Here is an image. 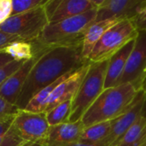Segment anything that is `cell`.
I'll use <instances>...</instances> for the list:
<instances>
[{
  "mask_svg": "<svg viewBox=\"0 0 146 146\" xmlns=\"http://www.w3.org/2000/svg\"><path fill=\"white\" fill-rule=\"evenodd\" d=\"M35 56L36 61L15 104L19 110H24L29 101L44 87L90 62L82 56V45L47 47L35 53Z\"/></svg>",
  "mask_w": 146,
  "mask_h": 146,
  "instance_id": "cell-1",
  "label": "cell"
},
{
  "mask_svg": "<svg viewBox=\"0 0 146 146\" xmlns=\"http://www.w3.org/2000/svg\"><path fill=\"white\" fill-rule=\"evenodd\" d=\"M98 8H94L77 16L49 24L32 43L34 52L47 47L83 45L87 31L96 22Z\"/></svg>",
  "mask_w": 146,
  "mask_h": 146,
  "instance_id": "cell-2",
  "label": "cell"
},
{
  "mask_svg": "<svg viewBox=\"0 0 146 146\" xmlns=\"http://www.w3.org/2000/svg\"><path fill=\"white\" fill-rule=\"evenodd\" d=\"M140 90L131 83L104 89L82 116L84 127L121 116L132 106Z\"/></svg>",
  "mask_w": 146,
  "mask_h": 146,
  "instance_id": "cell-3",
  "label": "cell"
},
{
  "mask_svg": "<svg viewBox=\"0 0 146 146\" xmlns=\"http://www.w3.org/2000/svg\"><path fill=\"white\" fill-rule=\"evenodd\" d=\"M109 60L101 62H91L90 68L72 100L70 122L81 120L84 114L104 90V83Z\"/></svg>",
  "mask_w": 146,
  "mask_h": 146,
  "instance_id": "cell-4",
  "label": "cell"
},
{
  "mask_svg": "<svg viewBox=\"0 0 146 146\" xmlns=\"http://www.w3.org/2000/svg\"><path fill=\"white\" fill-rule=\"evenodd\" d=\"M44 6L11 16L3 23L0 24V31L16 36L23 41L30 43L35 42L44 29L49 25Z\"/></svg>",
  "mask_w": 146,
  "mask_h": 146,
  "instance_id": "cell-5",
  "label": "cell"
},
{
  "mask_svg": "<svg viewBox=\"0 0 146 146\" xmlns=\"http://www.w3.org/2000/svg\"><path fill=\"white\" fill-rule=\"evenodd\" d=\"M138 32L130 20H123L109 29L89 56L90 62L110 60L127 43L137 38Z\"/></svg>",
  "mask_w": 146,
  "mask_h": 146,
  "instance_id": "cell-6",
  "label": "cell"
},
{
  "mask_svg": "<svg viewBox=\"0 0 146 146\" xmlns=\"http://www.w3.org/2000/svg\"><path fill=\"white\" fill-rule=\"evenodd\" d=\"M12 125L27 142L45 145L50 127L45 113H33L20 110L14 117Z\"/></svg>",
  "mask_w": 146,
  "mask_h": 146,
  "instance_id": "cell-7",
  "label": "cell"
},
{
  "mask_svg": "<svg viewBox=\"0 0 146 146\" xmlns=\"http://www.w3.org/2000/svg\"><path fill=\"white\" fill-rule=\"evenodd\" d=\"M146 32H138L135 44L127 60L119 85L131 83L138 89L145 87L146 76Z\"/></svg>",
  "mask_w": 146,
  "mask_h": 146,
  "instance_id": "cell-8",
  "label": "cell"
},
{
  "mask_svg": "<svg viewBox=\"0 0 146 146\" xmlns=\"http://www.w3.org/2000/svg\"><path fill=\"white\" fill-rule=\"evenodd\" d=\"M44 8L49 24H54L98 7L94 0H48Z\"/></svg>",
  "mask_w": 146,
  "mask_h": 146,
  "instance_id": "cell-9",
  "label": "cell"
},
{
  "mask_svg": "<svg viewBox=\"0 0 146 146\" xmlns=\"http://www.w3.org/2000/svg\"><path fill=\"white\" fill-rule=\"evenodd\" d=\"M145 100V88L144 87L139 92L133 104L127 110V111L112 121L110 133L103 142L105 146L113 145L143 115Z\"/></svg>",
  "mask_w": 146,
  "mask_h": 146,
  "instance_id": "cell-10",
  "label": "cell"
},
{
  "mask_svg": "<svg viewBox=\"0 0 146 146\" xmlns=\"http://www.w3.org/2000/svg\"><path fill=\"white\" fill-rule=\"evenodd\" d=\"M145 0H103L98 8L96 22L108 20H132L138 13Z\"/></svg>",
  "mask_w": 146,
  "mask_h": 146,
  "instance_id": "cell-11",
  "label": "cell"
},
{
  "mask_svg": "<svg viewBox=\"0 0 146 146\" xmlns=\"http://www.w3.org/2000/svg\"><path fill=\"white\" fill-rule=\"evenodd\" d=\"M90 65L91 62L86 63L56 86L49 98L44 113L52 110L58 104L68 100H73L90 68Z\"/></svg>",
  "mask_w": 146,
  "mask_h": 146,
  "instance_id": "cell-12",
  "label": "cell"
},
{
  "mask_svg": "<svg viewBox=\"0 0 146 146\" xmlns=\"http://www.w3.org/2000/svg\"><path fill=\"white\" fill-rule=\"evenodd\" d=\"M36 61V56L29 61H26L0 86V97L12 104H16L18 98L23 88L27 75Z\"/></svg>",
  "mask_w": 146,
  "mask_h": 146,
  "instance_id": "cell-13",
  "label": "cell"
},
{
  "mask_svg": "<svg viewBox=\"0 0 146 146\" xmlns=\"http://www.w3.org/2000/svg\"><path fill=\"white\" fill-rule=\"evenodd\" d=\"M84 128L81 121L76 122L68 121L50 127L45 145L47 146H63L78 142Z\"/></svg>",
  "mask_w": 146,
  "mask_h": 146,
  "instance_id": "cell-14",
  "label": "cell"
},
{
  "mask_svg": "<svg viewBox=\"0 0 146 146\" xmlns=\"http://www.w3.org/2000/svg\"><path fill=\"white\" fill-rule=\"evenodd\" d=\"M135 39L131 40L129 43H127L121 50L116 52L109 60V65L104 83V89L119 86L127 60L130 56L132 50H133Z\"/></svg>",
  "mask_w": 146,
  "mask_h": 146,
  "instance_id": "cell-15",
  "label": "cell"
},
{
  "mask_svg": "<svg viewBox=\"0 0 146 146\" xmlns=\"http://www.w3.org/2000/svg\"><path fill=\"white\" fill-rule=\"evenodd\" d=\"M121 21L123 20L108 19V20L95 22L91 26V27L89 28V30L86 34L82 45V56L86 61H88L90 54L92 53V51L93 50L94 47L98 43V41L104 35V33Z\"/></svg>",
  "mask_w": 146,
  "mask_h": 146,
  "instance_id": "cell-16",
  "label": "cell"
},
{
  "mask_svg": "<svg viewBox=\"0 0 146 146\" xmlns=\"http://www.w3.org/2000/svg\"><path fill=\"white\" fill-rule=\"evenodd\" d=\"M74 73V72H71V73H68V74L63 75L62 77H61L60 79H58L52 84L49 85L48 86H46L44 89H42L41 91H39L29 101V103L27 104V105L26 106V108L24 110L27 111H29V112H33V113H44L45 109L47 107L49 98H50L51 93L53 92V91L56 88V86L60 83L64 81Z\"/></svg>",
  "mask_w": 146,
  "mask_h": 146,
  "instance_id": "cell-17",
  "label": "cell"
},
{
  "mask_svg": "<svg viewBox=\"0 0 146 146\" xmlns=\"http://www.w3.org/2000/svg\"><path fill=\"white\" fill-rule=\"evenodd\" d=\"M146 139V118L143 115L112 146H142Z\"/></svg>",
  "mask_w": 146,
  "mask_h": 146,
  "instance_id": "cell-18",
  "label": "cell"
},
{
  "mask_svg": "<svg viewBox=\"0 0 146 146\" xmlns=\"http://www.w3.org/2000/svg\"><path fill=\"white\" fill-rule=\"evenodd\" d=\"M112 121H104L85 127L81 133L80 142L86 144L103 143L110 133Z\"/></svg>",
  "mask_w": 146,
  "mask_h": 146,
  "instance_id": "cell-19",
  "label": "cell"
},
{
  "mask_svg": "<svg viewBox=\"0 0 146 146\" xmlns=\"http://www.w3.org/2000/svg\"><path fill=\"white\" fill-rule=\"evenodd\" d=\"M3 51L16 62L29 61L35 56L33 44L23 40L11 43L3 50Z\"/></svg>",
  "mask_w": 146,
  "mask_h": 146,
  "instance_id": "cell-20",
  "label": "cell"
},
{
  "mask_svg": "<svg viewBox=\"0 0 146 146\" xmlns=\"http://www.w3.org/2000/svg\"><path fill=\"white\" fill-rule=\"evenodd\" d=\"M72 110V100L66 101L45 113L50 127L57 126L69 121Z\"/></svg>",
  "mask_w": 146,
  "mask_h": 146,
  "instance_id": "cell-21",
  "label": "cell"
},
{
  "mask_svg": "<svg viewBox=\"0 0 146 146\" xmlns=\"http://www.w3.org/2000/svg\"><path fill=\"white\" fill-rule=\"evenodd\" d=\"M48 0H12L11 16L28 12L38 7L44 6Z\"/></svg>",
  "mask_w": 146,
  "mask_h": 146,
  "instance_id": "cell-22",
  "label": "cell"
},
{
  "mask_svg": "<svg viewBox=\"0 0 146 146\" xmlns=\"http://www.w3.org/2000/svg\"><path fill=\"white\" fill-rule=\"evenodd\" d=\"M27 143L11 123L2 138L1 146H22Z\"/></svg>",
  "mask_w": 146,
  "mask_h": 146,
  "instance_id": "cell-23",
  "label": "cell"
},
{
  "mask_svg": "<svg viewBox=\"0 0 146 146\" xmlns=\"http://www.w3.org/2000/svg\"><path fill=\"white\" fill-rule=\"evenodd\" d=\"M19 110L16 105L9 103L0 97V121L14 118Z\"/></svg>",
  "mask_w": 146,
  "mask_h": 146,
  "instance_id": "cell-24",
  "label": "cell"
},
{
  "mask_svg": "<svg viewBox=\"0 0 146 146\" xmlns=\"http://www.w3.org/2000/svg\"><path fill=\"white\" fill-rule=\"evenodd\" d=\"M137 32H146V0L138 11L137 15L130 20Z\"/></svg>",
  "mask_w": 146,
  "mask_h": 146,
  "instance_id": "cell-25",
  "label": "cell"
},
{
  "mask_svg": "<svg viewBox=\"0 0 146 146\" xmlns=\"http://www.w3.org/2000/svg\"><path fill=\"white\" fill-rule=\"evenodd\" d=\"M24 62H16L12 61L6 66L0 68V86L3 83V81L9 77L13 73H15L23 63Z\"/></svg>",
  "mask_w": 146,
  "mask_h": 146,
  "instance_id": "cell-26",
  "label": "cell"
},
{
  "mask_svg": "<svg viewBox=\"0 0 146 146\" xmlns=\"http://www.w3.org/2000/svg\"><path fill=\"white\" fill-rule=\"evenodd\" d=\"M12 14V0H0V24L3 23Z\"/></svg>",
  "mask_w": 146,
  "mask_h": 146,
  "instance_id": "cell-27",
  "label": "cell"
},
{
  "mask_svg": "<svg viewBox=\"0 0 146 146\" xmlns=\"http://www.w3.org/2000/svg\"><path fill=\"white\" fill-rule=\"evenodd\" d=\"M20 40L21 39L16 36H13L0 31V51H3L11 43Z\"/></svg>",
  "mask_w": 146,
  "mask_h": 146,
  "instance_id": "cell-28",
  "label": "cell"
},
{
  "mask_svg": "<svg viewBox=\"0 0 146 146\" xmlns=\"http://www.w3.org/2000/svg\"><path fill=\"white\" fill-rule=\"evenodd\" d=\"M13 119L14 118L8 119V120H3V121H0V146H1V142H2V138H3L4 133L6 132V130L9 128V127L12 123Z\"/></svg>",
  "mask_w": 146,
  "mask_h": 146,
  "instance_id": "cell-29",
  "label": "cell"
},
{
  "mask_svg": "<svg viewBox=\"0 0 146 146\" xmlns=\"http://www.w3.org/2000/svg\"><path fill=\"white\" fill-rule=\"evenodd\" d=\"M12 61H14V60H13V58L10 56L6 54L3 50L0 51V68H2L3 67L6 66L7 64H9Z\"/></svg>",
  "mask_w": 146,
  "mask_h": 146,
  "instance_id": "cell-30",
  "label": "cell"
},
{
  "mask_svg": "<svg viewBox=\"0 0 146 146\" xmlns=\"http://www.w3.org/2000/svg\"><path fill=\"white\" fill-rule=\"evenodd\" d=\"M63 146H105L104 143H100V144H86V143H82V142H75V143H72V144H68V145H65Z\"/></svg>",
  "mask_w": 146,
  "mask_h": 146,
  "instance_id": "cell-31",
  "label": "cell"
},
{
  "mask_svg": "<svg viewBox=\"0 0 146 146\" xmlns=\"http://www.w3.org/2000/svg\"><path fill=\"white\" fill-rule=\"evenodd\" d=\"M22 146H47L46 145L44 144H39V143H32V142H28L26 145Z\"/></svg>",
  "mask_w": 146,
  "mask_h": 146,
  "instance_id": "cell-32",
  "label": "cell"
},
{
  "mask_svg": "<svg viewBox=\"0 0 146 146\" xmlns=\"http://www.w3.org/2000/svg\"><path fill=\"white\" fill-rule=\"evenodd\" d=\"M145 105H144V110H143V116L146 118V80L145 84Z\"/></svg>",
  "mask_w": 146,
  "mask_h": 146,
  "instance_id": "cell-33",
  "label": "cell"
},
{
  "mask_svg": "<svg viewBox=\"0 0 146 146\" xmlns=\"http://www.w3.org/2000/svg\"><path fill=\"white\" fill-rule=\"evenodd\" d=\"M142 146H146V139H145V141L144 142V144L142 145Z\"/></svg>",
  "mask_w": 146,
  "mask_h": 146,
  "instance_id": "cell-34",
  "label": "cell"
},
{
  "mask_svg": "<svg viewBox=\"0 0 146 146\" xmlns=\"http://www.w3.org/2000/svg\"><path fill=\"white\" fill-rule=\"evenodd\" d=\"M145 76H146V68H145Z\"/></svg>",
  "mask_w": 146,
  "mask_h": 146,
  "instance_id": "cell-35",
  "label": "cell"
}]
</instances>
